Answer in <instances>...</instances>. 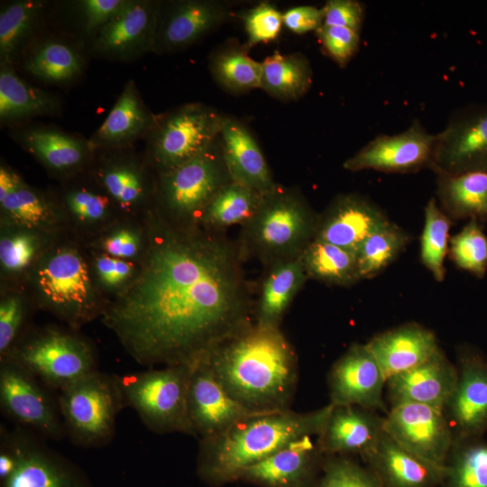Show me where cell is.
<instances>
[{
	"label": "cell",
	"instance_id": "obj_43",
	"mask_svg": "<svg viewBox=\"0 0 487 487\" xmlns=\"http://www.w3.org/2000/svg\"><path fill=\"white\" fill-rule=\"evenodd\" d=\"M444 487H487V441L456 437L446 461Z\"/></svg>",
	"mask_w": 487,
	"mask_h": 487
},
{
	"label": "cell",
	"instance_id": "obj_52",
	"mask_svg": "<svg viewBox=\"0 0 487 487\" xmlns=\"http://www.w3.org/2000/svg\"><path fill=\"white\" fill-rule=\"evenodd\" d=\"M324 52L340 68H345L356 54L360 33L347 28L323 24L316 32Z\"/></svg>",
	"mask_w": 487,
	"mask_h": 487
},
{
	"label": "cell",
	"instance_id": "obj_40",
	"mask_svg": "<svg viewBox=\"0 0 487 487\" xmlns=\"http://www.w3.org/2000/svg\"><path fill=\"white\" fill-rule=\"evenodd\" d=\"M300 259L308 279L344 287L360 280L356 253L351 250L313 239Z\"/></svg>",
	"mask_w": 487,
	"mask_h": 487
},
{
	"label": "cell",
	"instance_id": "obj_25",
	"mask_svg": "<svg viewBox=\"0 0 487 487\" xmlns=\"http://www.w3.org/2000/svg\"><path fill=\"white\" fill-rule=\"evenodd\" d=\"M388 221L369 199L358 194H342L318 216L314 239L356 253L363 242Z\"/></svg>",
	"mask_w": 487,
	"mask_h": 487
},
{
	"label": "cell",
	"instance_id": "obj_29",
	"mask_svg": "<svg viewBox=\"0 0 487 487\" xmlns=\"http://www.w3.org/2000/svg\"><path fill=\"white\" fill-rule=\"evenodd\" d=\"M366 345L386 381L422 363L439 348L433 331L412 322L375 335Z\"/></svg>",
	"mask_w": 487,
	"mask_h": 487
},
{
	"label": "cell",
	"instance_id": "obj_39",
	"mask_svg": "<svg viewBox=\"0 0 487 487\" xmlns=\"http://www.w3.org/2000/svg\"><path fill=\"white\" fill-rule=\"evenodd\" d=\"M261 89L283 102L303 97L313 83L308 59L300 52L275 51L262 61Z\"/></svg>",
	"mask_w": 487,
	"mask_h": 487
},
{
	"label": "cell",
	"instance_id": "obj_14",
	"mask_svg": "<svg viewBox=\"0 0 487 487\" xmlns=\"http://www.w3.org/2000/svg\"><path fill=\"white\" fill-rule=\"evenodd\" d=\"M232 5L219 0H177L159 4L153 52L183 50L228 22Z\"/></svg>",
	"mask_w": 487,
	"mask_h": 487
},
{
	"label": "cell",
	"instance_id": "obj_42",
	"mask_svg": "<svg viewBox=\"0 0 487 487\" xmlns=\"http://www.w3.org/2000/svg\"><path fill=\"white\" fill-rule=\"evenodd\" d=\"M263 194L231 180L213 198L199 222L202 228L222 232L225 228L249 221L258 209Z\"/></svg>",
	"mask_w": 487,
	"mask_h": 487
},
{
	"label": "cell",
	"instance_id": "obj_33",
	"mask_svg": "<svg viewBox=\"0 0 487 487\" xmlns=\"http://www.w3.org/2000/svg\"><path fill=\"white\" fill-rule=\"evenodd\" d=\"M57 95L32 86L15 72L14 65L0 63V121L15 124L61 112Z\"/></svg>",
	"mask_w": 487,
	"mask_h": 487
},
{
	"label": "cell",
	"instance_id": "obj_2",
	"mask_svg": "<svg viewBox=\"0 0 487 487\" xmlns=\"http://www.w3.org/2000/svg\"><path fill=\"white\" fill-rule=\"evenodd\" d=\"M204 362L228 394L249 410L290 409L299 361L280 327L253 322L218 345Z\"/></svg>",
	"mask_w": 487,
	"mask_h": 487
},
{
	"label": "cell",
	"instance_id": "obj_36",
	"mask_svg": "<svg viewBox=\"0 0 487 487\" xmlns=\"http://www.w3.org/2000/svg\"><path fill=\"white\" fill-rule=\"evenodd\" d=\"M436 194L450 219L487 220V172L438 174Z\"/></svg>",
	"mask_w": 487,
	"mask_h": 487
},
{
	"label": "cell",
	"instance_id": "obj_35",
	"mask_svg": "<svg viewBox=\"0 0 487 487\" xmlns=\"http://www.w3.org/2000/svg\"><path fill=\"white\" fill-rule=\"evenodd\" d=\"M2 226L57 234L66 221L57 202L24 181L0 201Z\"/></svg>",
	"mask_w": 487,
	"mask_h": 487
},
{
	"label": "cell",
	"instance_id": "obj_6",
	"mask_svg": "<svg viewBox=\"0 0 487 487\" xmlns=\"http://www.w3.org/2000/svg\"><path fill=\"white\" fill-rule=\"evenodd\" d=\"M66 436L81 447H100L115 433L126 406L121 377L96 370L67 385L57 396Z\"/></svg>",
	"mask_w": 487,
	"mask_h": 487
},
{
	"label": "cell",
	"instance_id": "obj_46",
	"mask_svg": "<svg viewBox=\"0 0 487 487\" xmlns=\"http://www.w3.org/2000/svg\"><path fill=\"white\" fill-rule=\"evenodd\" d=\"M146 245V232L143 223L141 225L115 222L96 238L90 245L92 250L112 257L139 262Z\"/></svg>",
	"mask_w": 487,
	"mask_h": 487
},
{
	"label": "cell",
	"instance_id": "obj_9",
	"mask_svg": "<svg viewBox=\"0 0 487 487\" xmlns=\"http://www.w3.org/2000/svg\"><path fill=\"white\" fill-rule=\"evenodd\" d=\"M224 115L202 103L184 104L157 115L146 136L144 158L157 176L204 152L219 136Z\"/></svg>",
	"mask_w": 487,
	"mask_h": 487
},
{
	"label": "cell",
	"instance_id": "obj_50",
	"mask_svg": "<svg viewBox=\"0 0 487 487\" xmlns=\"http://www.w3.org/2000/svg\"><path fill=\"white\" fill-rule=\"evenodd\" d=\"M96 282L104 294L117 295L133 280L138 262L126 261L92 250L90 257Z\"/></svg>",
	"mask_w": 487,
	"mask_h": 487
},
{
	"label": "cell",
	"instance_id": "obj_56",
	"mask_svg": "<svg viewBox=\"0 0 487 487\" xmlns=\"http://www.w3.org/2000/svg\"><path fill=\"white\" fill-rule=\"evenodd\" d=\"M23 182V179L4 163L0 166V201H3L14 191H15Z\"/></svg>",
	"mask_w": 487,
	"mask_h": 487
},
{
	"label": "cell",
	"instance_id": "obj_53",
	"mask_svg": "<svg viewBox=\"0 0 487 487\" xmlns=\"http://www.w3.org/2000/svg\"><path fill=\"white\" fill-rule=\"evenodd\" d=\"M127 0H80L76 2L83 32L91 40L126 4Z\"/></svg>",
	"mask_w": 487,
	"mask_h": 487
},
{
	"label": "cell",
	"instance_id": "obj_32",
	"mask_svg": "<svg viewBox=\"0 0 487 487\" xmlns=\"http://www.w3.org/2000/svg\"><path fill=\"white\" fill-rule=\"evenodd\" d=\"M308 279L300 256L265 266L254 306V323L280 327L286 310Z\"/></svg>",
	"mask_w": 487,
	"mask_h": 487
},
{
	"label": "cell",
	"instance_id": "obj_13",
	"mask_svg": "<svg viewBox=\"0 0 487 487\" xmlns=\"http://www.w3.org/2000/svg\"><path fill=\"white\" fill-rule=\"evenodd\" d=\"M430 168L436 175L487 172V105L452 115L436 134Z\"/></svg>",
	"mask_w": 487,
	"mask_h": 487
},
{
	"label": "cell",
	"instance_id": "obj_12",
	"mask_svg": "<svg viewBox=\"0 0 487 487\" xmlns=\"http://www.w3.org/2000/svg\"><path fill=\"white\" fill-rule=\"evenodd\" d=\"M130 148L96 150L90 167L97 182L125 217L141 211L143 214L153 205L157 183L145 158Z\"/></svg>",
	"mask_w": 487,
	"mask_h": 487
},
{
	"label": "cell",
	"instance_id": "obj_15",
	"mask_svg": "<svg viewBox=\"0 0 487 487\" xmlns=\"http://www.w3.org/2000/svg\"><path fill=\"white\" fill-rule=\"evenodd\" d=\"M436 134L418 120L393 135L381 134L346 159L343 167L350 171L373 170L387 173H409L430 167Z\"/></svg>",
	"mask_w": 487,
	"mask_h": 487
},
{
	"label": "cell",
	"instance_id": "obj_20",
	"mask_svg": "<svg viewBox=\"0 0 487 487\" xmlns=\"http://www.w3.org/2000/svg\"><path fill=\"white\" fill-rule=\"evenodd\" d=\"M255 413L236 401L213 375L206 362L190 370L188 415L193 436L199 439L218 436Z\"/></svg>",
	"mask_w": 487,
	"mask_h": 487
},
{
	"label": "cell",
	"instance_id": "obj_1",
	"mask_svg": "<svg viewBox=\"0 0 487 487\" xmlns=\"http://www.w3.org/2000/svg\"><path fill=\"white\" fill-rule=\"evenodd\" d=\"M142 223L136 275L101 320L138 363L193 368L254 322L244 259L222 232L172 224L153 206Z\"/></svg>",
	"mask_w": 487,
	"mask_h": 487
},
{
	"label": "cell",
	"instance_id": "obj_11",
	"mask_svg": "<svg viewBox=\"0 0 487 487\" xmlns=\"http://www.w3.org/2000/svg\"><path fill=\"white\" fill-rule=\"evenodd\" d=\"M47 387L21 366L0 362V406L16 426L40 436L60 440L66 436L58 400Z\"/></svg>",
	"mask_w": 487,
	"mask_h": 487
},
{
	"label": "cell",
	"instance_id": "obj_10",
	"mask_svg": "<svg viewBox=\"0 0 487 487\" xmlns=\"http://www.w3.org/2000/svg\"><path fill=\"white\" fill-rule=\"evenodd\" d=\"M190 370L163 366L121 377L126 406L154 433L193 436L188 415Z\"/></svg>",
	"mask_w": 487,
	"mask_h": 487
},
{
	"label": "cell",
	"instance_id": "obj_41",
	"mask_svg": "<svg viewBox=\"0 0 487 487\" xmlns=\"http://www.w3.org/2000/svg\"><path fill=\"white\" fill-rule=\"evenodd\" d=\"M1 231V274L8 280L25 279L56 235L12 226H2Z\"/></svg>",
	"mask_w": 487,
	"mask_h": 487
},
{
	"label": "cell",
	"instance_id": "obj_34",
	"mask_svg": "<svg viewBox=\"0 0 487 487\" xmlns=\"http://www.w3.org/2000/svg\"><path fill=\"white\" fill-rule=\"evenodd\" d=\"M23 69L51 85H68L84 72L86 60L69 41L46 37L34 41L23 55Z\"/></svg>",
	"mask_w": 487,
	"mask_h": 487
},
{
	"label": "cell",
	"instance_id": "obj_30",
	"mask_svg": "<svg viewBox=\"0 0 487 487\" xmlns=\"http://www.w3.org/2000/svg\"><path fill=\"white\" fill-rule=\"evenodd\" d=\"M157 115L143 102L133 80L125 83L109 114L89 139L94 151L131 147L145 139Z\"/></svg>",
	"mask_w": 487,
	"mask_h": 487
},
{
	"label": "cell",
	"instance_id": "obj_18",
	"mask_svg": "<svg viewBox=\"0 0 487 487\" xmlns=\"http://www.w3.org/2000/svg\"><path fill=\"white\" fill-rule=\"evenodd\" d=\"M457 362V383L444 413L454 438L482 436L487 431V357L463 345Z\"/></svg>",
	"mask_w": 487,
	"mask_h": 487
},
{
	"label": "cell",
	"instance_id": "obj_26",
	"mask_svg": "<svg viewBox=\"0 0 487 487\" xmlns=\"http://www.w3.org/2000/svg\"><path fill=\"white\" fill-rule=\"evenodd\" d=\"M363 459L381 487H436L446 475V465L429 462L403 447L386 431Z\"/></svg>",
	"mask_w": 487,
	"mask_h": 487
},
{
	"label": "cell",
	"instance_id": "obj_48",
	"mask_svg": "<svg viewBox=\"0 0 487 487\" xmlns=\"http://www.w3.org/2000/svg\"><path fill=\"white\" fill-rule=\"evenodd\" d=\"M321 471V476L312 487H381L368 466H362L345 455L326 456Z\"/></svg>",
	"mask_w": 487,
	"mask_h": 487
},
{
	"label": "cell",
	"instance_id": "obj_16",
	"mask_svg": "<svg viewBox=\"0 0 487 487\" xmlns=\"http://www.w3.org/2000/svg\"><path fill=\"white\" fill-rule=\"evenodd\" d=\"M384 430L417 455L446 465L454 433L444 412L414 403L391 407L384 417Z\"/></svg>",
	"mask_w": 487,
	"mask_h": 487
},
{
	"label": "cell",
	"instance_id": "obj_8",
	"mask_svg": "<svg viewBox=\"0 0 487 487\" xmlns=\"http://www.w3.org/2000/svg\"><path fill=\"white\" fill-rule=\"evenodd\" d=\"M2 361L21 366L56 391L97 370L92 345L75 330L55 327L23 335Z\"/></svg>",
	"mask_w": 487,
	"mask_h": 487
},
{
	"label": "cell",
	"instance_id": "obj_22",
	"mask_svg": "<svg viewBox=\"0 0 487 487\" xmlns=\"http://www.w3.org/2000/svg\"><path fill=\"white\" fill-rule=\"evenodd\" d=\"M12 138L50 173L69 179L90 169L95 151L89 140L47 124L15 128Z\"/></svg>",
	"mask_w": 487,
	"mask_h": 487
},
{
	"label": "cell",
	"instance_id": "obj_19",
	"mask_svg": "<svg viewBox=\"0 0 487 487\" xmlns=\"http://www.w3.org/2000/svg\"><path fill=\"white\" fill-rule=\"evenodd\" d=\"M328 390L334 406L354 405L386 410L383 391L386 378L366 344H353L334 363L328 373Z\"/></svg>",
	"mask_w": 487,
	"mask_h": 487
},
{
	"label": "cell",
	"instance_id": "obj_5",
	"mask_svg": "<svg viewBox=\"0 0 487 487\" xmlns=\"http://www.w3.org/2000/svg\"><path fill=\"white\" fill-rule=\"evenodd\" d=\"M318 216L301 192L278 184L241 226L244 259L255 257L265 267L299 257L315 237Z\"/></svg>",
	"mask_w": 487,
	"mask_h": 487
},
{
	"label": "cell",
	"instance_id": "obj_28",
	"mask_svg": "<svg viewBox=\"0 0 487 487\" xmlns=\"http://www.w3.org/2000/svg\"><path fill=\"white\" fill-rule=\"evenodd\" d=\"M220 142L232 180L261 194L269 193L278 186L257 141L243 122L224 115Z\"/></svg>",
	"mask_w": 487,
	"mask_h": 487
},
{
	"label": "cell",
	"instance_id": "obj_47",
	"mask_svg": "<svg viewBox=\"0 0 487 487\" xmlns=\"http://www.w3.org/2000/svg\"><path fill=\"white\" fill-rule=\"evenodd\" d=\"M450 258L457 267L478 278L487 271V236L479 222L470 220L449 241Z\"/></svg>",
	"mask_w": 487,
	"mask_h": 487
},
{
	"label": "cell",
	"instance_id": "obj_54",
	"mask_svg": "<svg viewBox=\"0 0 487 487\" xmlns=\"http://www.w3.org/2000/svg\"><path fill=\"white\" fill-rule=\"evenodd\" d=\"M323 24L361 32L364 20L363 5L356 0H327L321 8Z\"/></svg>",
	"mask_w": 487,
	"mask_h": 487
},
{
	"label": "cell",
	"instance_id": "obj_4",
	"mask_svg": "<svg viewBox=\"0 0 487 487\" xmlns=\"http://www.w3.org/2000/svg\"><path fill=\"white\" fill-rule=\"evenodd\" d=\"M32 304L71 330L102 317L110 300L97 286L87 256L76 243L54 241L25 278Z\"/></svg>",
	"mask_w": 487,
	"mask_h": 487
},
{
	"label": "cell",
	"instance_id": "obj_55",
	"mask_svg": "<svg viewBox=\"0 0 487 487\" xmlns=\"http://www.w3.org/2000/svg\"><path fill=\"white\" fill-rule=\"evenodd\" d=\"M323 20L322 9L312 5H299L282 13L283 25L297 34L316 32Z\"/></svg>",
	"mask_w": 487,
	"mask_h": 487
},
{
	"label": "cell",
	"instance_id": "obj_24",
	"mask_svg": "<svg viewBox=\"0 0 487 487\" xmlns=\"http://www.w3.org/2000/svg\"><path fill=\"white\" fill-rule=\"evenodd\" d=\"M313 437L291 442L246 468L238 481L262 487H312L326 456Z\"/></svg>",
	"mask_w": 487,
	"mask_h": 487
},
{
	"label": "cell",
	"instance_id": "obj_51",
	"mask_svg": "<svg viewBox=\"0 0 487 487\" xmlns=\"http://www.w3.org/2000/svg\"><path fill=\"white\" fill-rule=\"evenodd\" d=\"M241 18L247 36L244 46L248 51L259 43L276 40L283 25L282 13L269 2L259 3L244 11Z\"/></svg>",
	"mask_w": 487,
	"mask_h": 487
},
{
	"label": "cell",
	"instance_id": "obj_44",
	"mask_svg": "<svg viewBox=\"0 0 487 487\" xmlns=\"http://www.w3.org/2000/svg\"><path fill=\"white\" fill-rule=\"evenodd\" d=\"M408 242L407 233L390 220L372 232L356 252L360 280L380 273L398 257Z\"/></svg>",
	"mask_w": 487,
	"mask_h": 487
},
{
	"label": "cell",
	"instance_id": "obj_27",
	"mask_svg": "<svg viewBox=\"0 0 487 487\" xmlns=\"http://www.w3.org/2000/svg\"><path fill=\"white\" fill-rule=\"evenodd\" d=\"M384 431V417L377 411L354 405H333L317 442L326 456L357 454L363 457Z\"/></svg>",
	"mask_w": 487,
	"mask_h": 487
},
{
	"label": "cell",
	"instance_id": "obj_7",
	"mask_svg": "<svg viewBox=\"0 0 487 487\" xmlns=\"http://www.w3.org/2000/svg\"><path fill=\"white\" fill-rule=\"evenodd\" d=\"M231 180L219 134L204 152L178 168L157 176L152 206L172 224L199 225L210 201Z\"/></svg>",
	"mask_w": 487,
	"mask_h": 487
},
{
	"label": "cell",
	"instance_id": "obj_23",
	"mask_svg": "<svg viewBox=\"0 0 487 487\" xmlns=\"http://www.w3.org/2000/svg\"><path fill=\"white\" fill-rule=\"evenodd\" d=\"M457 379V367L439 347L422 363L387 379V400L391 407L414 403L444 412Z\"/></svg>",
	"mask_w": 487,
	"mask_h": 487
},
{
	"label": "cell",
	"instance_id": "obj_38",
	"mask_svg": "<svg viewBox=\"0 0 487 487\" xmlns=\"http://www.w3.org/2000/svg\"><path fill=\"white\" fill-rule=\"evenodd\" d=\"M45 3L18 0L2 4L0 9V63L14 65L34 41L42 23Z\"/></svg>",
	"mask_w": 487,
	"mask_h": 487
},
{
	"label": "cell",
	"instance_id": "obj_45",
	"mask_svg": "<svg viewBox=\"0 0 487 487\" xmlns=\"http://www.w3.org/2000/svg\"><path fill=\"white\" fill-rule=\"evenodd\" d=\"M424 227L420 242V259L434 279L442 281L446 276L445 258L448 252L451 219L430 198L424 210Z\"/></svg>",
	"mask_w": 487,
	"mask_h": 487
},
{
	"label": "cell",
	"instance_id": "obj_37",
	"mask_svg": "<svg viewBox=\"0 0 487 487\" xmlns=\"http://www.w3.org/2000/svg\"><path fill=\"white\" fill-rule=\"evenodd\" d=\"M248 51L237 39H227L208 57L213 79L231 94L240 95L261 88L262 61L251 58Z\"/></svg>",
	"mask_w": 487,
	"mask_h": 487
},
{
	"label": "cell",
	"instance_id": "obj_17",
	"mask_svg": "<svg viewBox=\"0 0 487 487\" xmlns=\"http://www.w3.org/2000/svg\"><path fill=\"white\" fill-rule=\"evenodd\" d=\"M160 1L127 0L90 40L92 52L109 60L129 61L153 52Z\"/></svg>",
	"mask_w": 487,
	"mask_h": 487
},
{
	"label": "cell",
	"instance_id": "obj_49",
	"mask_svg": "<svg viewBox=\"0 0 487 487\" xmlns=\"http://www.w3.org/2000/svg\"><path fill=\"white\" fill-rule=\"evenodd\" d=\"M31 299L19 291H9L0 299V360L23 336Z\"/></svg>",
	"mask_w": 487,
	"mask_h": 487
},
{
	"label": "cell",
	"instance_id": "obj_21",
	"mask_svg": "<svg viewBox=\"0 0 487 487\" xmlns=\"http://www.w3.org/2000/svg\"><path fill=\"white\" fill-rule=\"evenodd\" d=\"M18 462L1 487H92L83 472L29 429L14 427Z\"/></svg>",
	"mask_w": 487,
	"mask_h": 487
},
{
	"label": "cell",
	"instance_id": "obj_3",
	"mask_svg": "<svg viewBox=\"0 0 487 487\" xmlns=\"http://www.w3.org/2000/svg\"><path fill=\"white\" fill-rule=\"evenodd\" d=\"M327 405L308 412L291 409L250 416L224 433L199 440L198 474L211 486L238 481L246 468L291 442L317 436L332 410Z\"/></svg>",
	"mask_w": 487,
	"mask_h": 487
},
{
	"label": "cell",
	"instance_id": "obj_31",
	"mask_svg": "<svg viewBox=\"0 0 487 487\" xmlns=\"http://www.w3.org/2000/svg\"><path fill=\"white\" fill-rule=\"evenodd\" d=\"M66 181L59 204L66 221L94 238L116 222L120 213L90 169Z\"/></svg>",
	"mask_w": 487,
	"mask_h": 487
}]
</instances>
